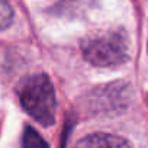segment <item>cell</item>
<instances>
[{"mask_svg": "<svg viewBox=\"0 0 148 148\" xmlns=\"http://www.w3.org/2000/svg\"><path fill=\"white\" fill-rule=\"evenodd\" d=\"M131 41L123 28H109L90 34L82 41L83 57L96 67H118L129 58Z\"/></svg>", "mask_w": 148, "mask_h": 148, "instance_id": "obj_1", "label": "cell"}, {"mask_svg": "<svg viewBox=\"0 0 148 148\" xmlns=\"http://www.w3.org/2000/svg\"><path fill=\"white\" fill-rule=\"evenodd\" d=\"M16 95L23 110L39 125H54L57 113V99L54 86L47 74L38 73L22 79L16 87Z\"/></svg>", "mask_w": 148, "mask_h": 148, "instance_id": "obj_2", "label": "cell"}, {"mask_svg": "<svg viewBox=\"0 0 148 148\" xmlns=\"http://www.w3.org/2000/svg\"><path fill=\"white\" fill-rule=\"evenodd\" d=\"M131 99H132V89L129 83L113 82L92 90L86 96L83 106L93 113H108L128 108Z\"/></svg>", "mask_w": 148, "mask_h": 148, "instance_id": "obj_3", "label": "cell"}, {"mask_svg": "<svg viewBox=\"0 0 148 148\" xmlns=\"http://www.w3.org/2000/svg\"><path fill=\"white\" fill-rule=\"evenodd\" d=\"M74 148H132L129 141L112 134H92L80 139Z\"/></svg>", "mask_w": 148, "mask_h": 148, "instance_id": "obj_4", "label": "cell"}, {"mask_svg": "<svg viewBox=\"0 0 148 148\" xmlns=\"http://www.w3.org/2000/svg\"><path fill=\"white\" fill-rule=\"evenodd\" d=\"M21 148H49V145L34 126L26 125L22 134Z\"/></svg>", "mask_w": 148, "mask_h": 148, "instance_id": "obj_5", "label": "cell"}, {"mask_svg": "<svg viewBox=\"0 0 148 148\" xmlns=\"http://www.w3.org/2000/svg\"><path fill=\"white\" fill-rule=\"evenodd\" d=\"M15 13L12 6L8 2H2L0 0V31H5L6 28H9L13 22Z\"/></svg>", "mask_w": 148, "mask_h": 148, "instance_id": "obj_6", "label": "cell"}]
</instances>
